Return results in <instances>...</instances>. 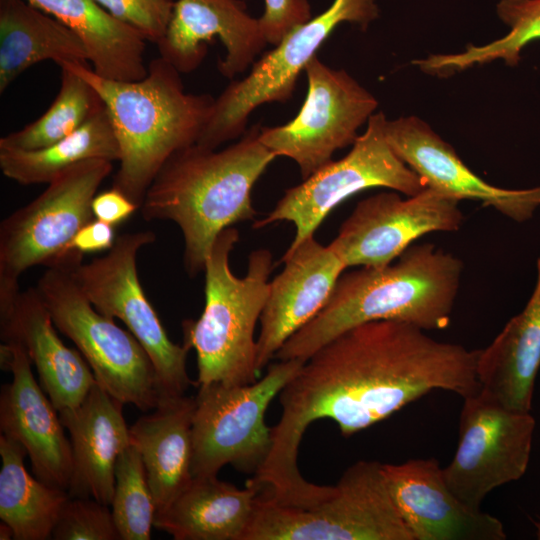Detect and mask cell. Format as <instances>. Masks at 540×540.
<instances>
[{"label":"cell","mask_w":540,"mask_h":540,"mask_svg":"<svg viewBox=\"0 0 540 540\" xmlns=\"http://www.w3.org/2000/svg\"><path fill=\"white\" fill-rule=\"evenodd\" d=\"M478 352L402 321H370L344 331L313 353L280 391L271 451L249 482L273 496L308 492L312 483L301 475L297 456L314 421L333 420L349 437L433 390L475 395Z\"/></svg>","instance_id":"cell-1"},{"label":"cell","mask_w":540,"mask_h":540,"mask_svg":"<svg viewBox=\"0 0 540 540\" xmlns=\"http://www.w3.org/2000/svg\"><path fill=\"white\" fill-rule=\"evenodd\" d=\"M462 273L461 259L431 243H413L385 266L344 273L322 310L290 336L274 358L306 361L339 334L370 321L445 329Z\"/></svg>","instance_id":"cell-2"},{"label":"cell","mask_w":540,"mask_h":540,"mask_svg":"<svg viewBox=\"0 0 540 540\" xmlns=\"http://www.w3.org/2000/svg\"><path fill=\"white\" fill-rule=\"evenodd\" d=\"M261 125L222 149L197 143L175 152L146 191L143 218L169 220L184 238V265L191 276L204 271L217 236L257 215L251 191L276 155L260 140Z\"/></svg>","instance_id":"cell-3"},{"label":"cell","mask_w":540,"mask_h":540,"mask_svg":"<svg viewBox=\"0 0 540 540\" xmlns=\"http://www.w3.org/2000/svg\"><path fill=\"white\" fill-rule=\"evenodd\" d=\"M58 66L81 76L101 97L121 152L112 187L141 207L166 161L178 150L197 143L215 98L187 93L181 73L162 57L151 60L146 76L136 81L104 78L79 62Z\"/></svg>","instance_id":"cell-4"},{"label":"cell","mask_w":540,"mask_h":540,"mask_svg":"<svg viewBox=\"0 0 540 540\" xmlns=\"http://www.w3.org/2000/svg\"><path fill=\"white\" fill-rule=\"evenodd\" d=\"M238 240L234 227L217 236L204 268L203 312L182 324L184 343L196 351L198 386L249 384L260 373L254 332L269 295L273 256L265 248L254 250L246 275L235 276L229 259Z\"/></svg>","instance_id":"cell-5"},{"label":"cell","mask_w":540,"mask_h":540,"mask_svg":"<svg viewBox=\"0 0 540 540\" xmlns=\"http://www.w3.org/2000/svg\"><path fill=\"white\" fill-rule=\"evenodd\" d=\"M242 540H414L389 491L382 463L360 460L304 505L256 496Z\"/></svg>","instance_id":"cell-6"},{"label":"cell","mask_w":540,"mask_h":540,"mask_svg":"<svg viewBox=\"0 0 540 540\" xmlns=\"http://www.w3.org/2000/svg\"><path fill=\"white\" fill-rule=\"evenodd\" d=\"M113 170L112 161L89 159L59 174L47 188L0 224V303L20 291L19 277L43 265L70 271L83 257L69 253L76 233L94 219L92 201Z\"/></svg>","instance_id":"cell-7"},{"label":"cell","mask_w":540,"mask_h":540,"mask_svg":"<svg viewBox=\"0 0 540 540\" xmlns=\"http://www.w3.org/2000/svg\"><path fill=\"white\" fill-rule=\"evenodd\" d=\"M305 361L278 360L249 384L199 385L193 418V477L214 476L226 465L257 474L272 448V427L265 422L271 401Z\"/></svg>","instance_id":"cell-8"},{"label":"cell","mask_w":540,"mask_h":540,"mask_svg":"<svg viewBox=\"0 0 540 540\" xmlns=\"http://www.w3.org/2000/svg\"><path fill=\"white\" fill-rule=\"evenodd\" d=\"M36 288L55 327L76 345L96 382L123 404L154 409L162 398L156 372L133 334L98 312L67 270L47 268Z\"/></svg>","instance_id":"cell-9"},{"label":"cell","mask_w":540,"mask_h":540,"mask_svg":"<svg viewBox=\"0 0 540 540\" xmlns=\"http://www.w3.org/2000/svg\"><path fill=\"white\" fill-rule=\"evenodd\" d=\"M378 15L375 0H333L318 16L292 29L253 63L247 76L231 82L215 98L197 144L217 149L242 136L249 115L258 106L284 103L292 97L300 73L339 24L349 22L366 30Z\"/></svg>","instance_id":"cell-10"},{"label":"cell","mask_w":540,"mask_h":540,"mask_svg":"<svg viewBox=\"0 0 540 540\" xmlns=\"http://www.w3.org/2000/svg\"><path fill=\"white\" fill-rule=\"evenodd\" d=\"M386 121L383 112L373 114L347 155L330 161L300 184L287 189L274 209L252 227L291 222L295 235L287 250H292L313 236L334 208L358 192L384 187L412 196L428 188L391 149L385 135Z\"/></svg>","instance_id":"cell-11"},{"label":"cell","mask_w":540,"mask_h":540,"mask_svg":"<svg viewBox=\"0 0 540 540\" xmlns=\"http://www.w3.org/2000/svg\"><path fill=\"white\" fill-rule=\"evenodd\" d=\"M155 240L152 231L120 235L106 255L69 272L98 312L121 320L139 341L151 359L161 397L165 398L184 395L190 386L198 384L186 370L189 346L169 339L138 278V252Z\"/></svg>","instance_id":"cell-12"},{"label":"cell","mask_w":540,"mask_h":540,"mask_svg":"<svg viewBox=\"0 0 540 540\" xmlns=\"http://www.w3.org/2000/svg\"><path fill=\"white\" fill-rule=\"evenodd\" d=\"M307 93L288 123L261 127L260 140L276 157L298 165L302 180L332 161L333 154L358 137L374 114L376 98L345 70L333 69L314 56L304 69Z\"/></svg>","instance_id":"cell-13"},{"label":"cell","mask_w":540,"mask_h":540,"mask_svg":"<svg viewBox=\"0 0 540 540\" xmlns=\"http://www.w3.org/2000/svg\"><path fill=\"white\" fill-rule=\"evenodd\" d=\"M463 400L457 449L443 473L458 498L481 510L492 490L525 474L536 422L530 412L508 409L481 391Z\"/></svg>","instance_id":"cell-14"},{"label":"cell","mask_w":540,"mask_h":540,"mask_svg":"<svg viewBox=\"0 0 540 540\" xmlns=\"http://www.w3.org/2000/svg\"><path fill=\"white\" fill-rule=\"evenodd\" d=\"M460 201L435 189L402 198L384 191L361 200L329 244L348 267H382L419 237L457 231L464 220Z\"/></svg>","instance_id":"cell-15"},{"label":"cell","mask_w":540,"mask_h":540,"mask_svg":"<svg viewBox=\"0 0 540 540\" xmlns=\"http://www.w3.org/2000/svg\"><path fill=\"white\" fill-rule=\"evenodd\" d=\"M0 363L13 376L1 387L2 434L25 448L36 478L67 491L73 470L72 447L59 412L36 382L32 362L20 343H2Z\"/></svg>","instance_id":"cell-16"},{"label":"cell","mask_w":540,"mask_h":540,"mask_svg":"<svg viewBox=\"0 0 540 540\" xmlns=\"http://www.w3.org/2000/svg\"><path fill=\"white\" fill-rule=\"evenodd\" d=\"M215 39L226 51L218 70L230 79L252 66L268 44L259 19L247 12L242 0H176L157 47L160 57L180 73H189L200 66Z\"/></svg>","instance_id":"cell-17"},{"label":"cell","mask_w":540,"mask_h":540,"mask_svg":"<svg viewBox=\"0 0 540 540\" xmlns=\"http://www.w3.org/2000/svg\"><path fill=\"white\" fill-rule=\"evenodd\" d=\"M383 473L414 540H505L503 523L458 498L435 458L382 464Z\"/></svg>","instance_id":"cell-18"},{"label":"cell","mask_w":540,"mask_h":540,"mask_svg":"<svg viewBox=\"0 0 540 540\" xmlns=\"http://www.w3.org/2000/svg\"><path fill=\"white\" fill-rule=\"evenodd\" d=\"M385 135L395 154L429 188L459 201H480L520 223L529 220L540 206V186L511 190L489 184L464 164L450 144L415 116L387 120Z\"/></svg>","instance_id":"cell-19"},{"label":"cell","mask_w":540,"mask_h":540,"mask_svg":"<svg viewBox=\"0 0 540 540\" xmlns=\"http://www.w3.org/2000/svg\"><path fill=\"white\" fill-rule=\"evenodd\" d=\"M281 262L285 266L270 281L260 317L261 328L256 339L259 372L290 336L322 310L347 269L332 248L320 244L314 235L286 250Z\"/></svg>","instance_id":"cell-20"},{"label":"cell","mask_w":540,"mask_h":540,"mask_svg":"<svg viewBox=\"0 0 540 540\" xmlns=\"http://www.w3.org/2000/svg\"><path fill=\"white\" fill-rule=\"evenodd\" d=\"M1 338L20 343L35 365L42 389L59 412L79 405L96 382L82 355L59 338L36 287L0 306Z\"/></svg>","instance_id":"cell-21"},{"label":"cell","mask_w":540,"mask_h":540,"mask_svg":"<svg viewBox=\"0 0 540 540\" xmlns=\"http://www.w3.org/2000/svg\"><path fill=\"white\" fill-rule=\"evenodd\" d=\"M123 405L95 382L79 405L59 411L72 447L70 497L111 505L115 464L130 445Z\"/></svg>","instance_id":"cell-22"},{"label":"cell","mask_w":540,"mask_h":540,"mask_svg":"<svg viewBox=\"0 0 540 540\" xmlns=\"http://www.w3.org/2000/svg\"><path fill=\"white\" fill-rule=\"evenodd\" d=\"M194 411L193 396L161 398L153 412L129 428L130 444L141 456L156 513L167 508L193 478Z\"/></svg>","instance_id":"cell-23"},{"label":"cell","mask_w":540,"mask_h":540,"mask_svg":"<svg viewBox=\"0 0 540 540\" xmlns=\"http://www.w3.org/2000/svg\"><path fill=\"white\" fill-rule=\"evenodd\" d=\"M540 368V256L534 290L524 309L479 350L476 375L480 391L498 404L530 412Z\"/></svg>","instance_id":"cell-24"},{"label":"cell","mask_w":540,"mask_h":540,"mask_svg":"<svg viewBox=\"0 0 540 540\" xmlns=\"http://www.w3.org/2000/svg\"><path fill=\"white\" fill-rule=\"evenodd\" d=\"M258 490L219 480L193 477L186 488L156 513L154 527L175 540H242L253 515Z\"/></svg>","instance_id":"cell-25"},{"label":"cell","mask_w":540,"mask_h":540,"mask_svg":"<svg viewBox=\"0 0 540 540\" xmlns=\"http://www.w3.org/2000/svg\"><path fill=\"white\" fill-rule=\"evenodd\" d=\"M51 60L87 64L83 41L27 0H0V93L32 65Z\"/></svg>","instance_id":"cell-26"},{"label":"cell","mask_w":540,"mask_h":540,"mask_svg":"<svg viewBox=\"0 0 540 540\" xmlns=\"http://www.w3.org/2000/svg\"><path fill=\"white\" fill-rule=\"evenodd\" d=\"M53 16L83 41L93 71L107 79L144 78L147 40L132 27L112 17L95 0H27Z\"/></svg>","instance_id":"cell-27"},{"label":"cell","mask_w":540,"mask_h":540,"mask_svg":"<svg viewBox=\"0 0 540 540\" xmlns=\"http://www.w3.org/2000/svg\"><path fill=\"white\" fill-rule=\"evenodd\" d=\"M26 455L20 443L1 434L0 518L10 526L15 540H47L70 496L29 474Z\"/></svg>","instance_id":"cell-28"},{"label":"cell","mask_w":540,"mask_h":540,"mask_svg":"<svg viewBox=\"0 0 540 540\" xmlns=\"http://www.w3.org/2000/svg\"><path fill=\"white\" fill-rule=\"evenodd\" d=\"M120 147L104 105L65 138L40 149L0 148V169L21 185L50 183L66 169L89 159L119 161Z\"/></svg>","instance_id":"cell-29"},{"label":"cell","mask_w":540,"mask_h":540,"mask_svg":"<svg viewBox=\"0 0 540 540\" xmlns=\"http://www.w3.org/2000/svg\"><path fill=\"white\" fill-rule=\"evenodd\" d=\"M496 10L510 29L502 38L481 46L469 44L460 53L432 54L413 64L426 73L445 76L498 59L515 66L521 50L529 42L540 39V0H500Z\"/></svg>","instance_id":"cell-30"},{"label":"cell","mask_w":540,"mask_h":540,"mask_svg":"<svg viewBox=\"0 0 540 540\" xmlns=\"http://www.w3.org/2000/svg\"><path fill=\"white\" fill-rule=\"evenodd\" d=\"M61 82L53 103L37 120L0 138V148L35 150L73 133L104 107L97 91L81 76L60 66Z\"/></svg>","instance_id":"cell-31"},{"label":"cell","mask_w":540,"mask_h":540,"mask_svg":"<svg viewBox=\"0 0 540 540\" xmlns=\"http://www.w3.org/2000/svg\"><path fill=\"white\" fill-rule=\"evenodd\" d=\"M112 515L121 540H149L156 508L141 456L133 445L118 456Z\"/></svg>","instance_id":"cell-32"},{"label":"cell","mask_w":540,"mask_h":540,"mask_svg":"<svg viewBox=\"0 0 540 540\" xmlns=\"http://www.w3.org/2000/svg\"><path fill=\"white\" fill-rule=\"evenodd\" d=\"M54 540H121L112 511L93 498H73L64 504L53 529Z\"/></svg>","instance_id":"cell-33"},{"label":"cell","mask_w":540,"mask_h":540,"mask_svg":"<svg viewBox=\"0 0 540 540\" xmlns=\"http://www.w3.org/2000/svg\"><path fill=\"white\" fill-rule=\"evenodd\" d=\"M112 17L156 45L170 23L174 0H95Z\"/></svg>","instance_id":"cell-34"},{"label":"cell","mask_w":540,"mask_h":540,"mask_svg":"<svg viewBox=\"0 0 540 540\" xmlns=\"http://www.w3.org/2000/svg\"><path fill=\"white\" fill-rule=\"evenodd\" d=\"M259 19L267 43L276 46L292 29L312 18L308 0H264Z\"/></svg>","instance_id":"cell-35"},{"label":"cell","mask_w":540,"mask_h":540,"mask_svg":"<svg viewBox=\"0 0 540 540\" xmlns=\"http://www.w3.org/2000/svg\"><path fill=\"white\" fill-rule=\"evenodd\" d=\"M114 227L104 221L92 219L76 233L69 244V253L83 257V254L109 250L116 240Z\"/></svg>","instance_id":"cell-36"},{"label":"cell","mask_w":540,"mask_h":540,"mask_svg":"<svg viewBox=\"0 0 540 540\" xmlns=\"http://www.w3.org/2000/svg\"><path fill=\"white\" fill-rule=\"evenodd\" d=\"M139 208V205L114 187L96 194L92 201L94 218L113 226L124 222Z\"/></svg>","instance_id":"cell-37"},{"label":"cell","mask_w":540,"mask_h":540,"mask_svg":"<svg viewBox=\"0 0 540 540\" xmlns=\"http://www.w3.org/2000/svg\"><path fill=\"white\" fill-rule=\"evenodd\" d=\"M0 539L1 540H8V539H14L13 538V531L10 528V526L3 521H1L0 525Z\"/></svg>","instance_id":"cell-38"},{"label":"cell","mask_w":540,"mask_h":540,"mask_svg":"<svg viewBox=\"0 0 540 540\" xmlns=\"http://www.w3.org/2000/svg\"><path fill=\"white\" fill-rule=\"evenodd\" d=\"M534 526L536 527V537L540 540V521L532 520Z\"/></svg>","instance_id":"cell-39"}]
</instances>
